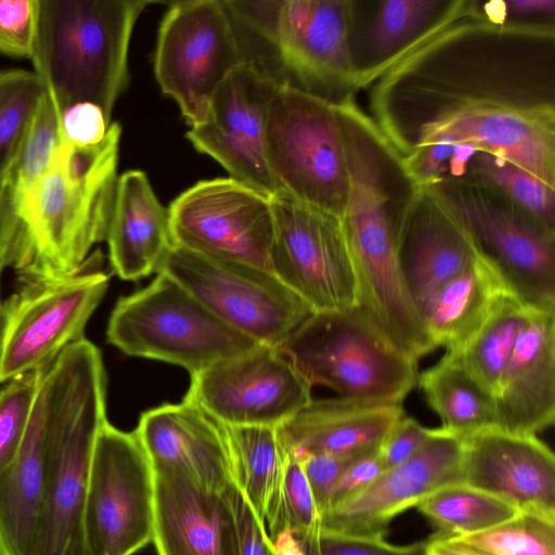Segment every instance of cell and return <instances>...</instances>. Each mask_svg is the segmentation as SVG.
Here are the masks:
<instances>
[{
  "label": "cell",
  "instance_id": "1",
  "mask_svg": "<svg viewBox=\"0 0 555 555\" xmlns=\"http://www.w3.org/2000/svg\"><path fill=\"white\" fill-rule=\"evenodd\" d=\"M363 70L377 129L399 159L437 142L470 144L503 158L555 189L553 98L502 62L454 61L435 26Z\"/></svg>",
  "mask_w": 555,
  "mask_h": 555
},
{
  "label": "cell",
  "instance_id": "2",
  "mask_svg": "<svg viewBox=\"0 0 555 555\" xmlns=\"http://www.w3.org/2000/svg\"><path fill=\"white\" fill-rule=\"evenodd\" d=\"M48 483L31 555H89L85 512L89 469L106 418L101 352L83 338L65 348L40 384Z\"/></svg>",
  "mask_w": 555,
  "mask_h": 555
},
{
  "label": "cell",
  "instance_id": "3",
  "mask_svg": "<svg viewBox=\"0 0 555 555\" xmlns=\"http://www.w3.org/2000/svg\"><path fill=\"white\" fill-rule=\"evenodd\" d=\"M121 127L112 122L95 145L63 141L26 209L15 271L55 278L79 268L106 241L118 180Z\"/></svg>",
  "mask_w": 555,
  "mask_h": 555
},
{
  "label": "cell",
  "instance_id": "4",
  "mask_svg": "<svg viewBox=\"0 0 555 555\" xmlns=\"http://www.w3.org/2000/svg\"><path fill=\"white\" fill-rule=\"evenodd\" d=\"M147 0H39L31 64L64 113L99 106L111 121L128 85V51Z\"/></svg>",
  "mask_w": 555,
  "mask_h": 555
},
{
  "label": "cell",
  "instance_id": "5",
  "mask_svg": "<svg viewBox=\"0 0 555 555\" xmlns=\"http://www.w3.org/2000/svg\"><path fill=\"white\" fill-rule=\"evenodd\" d=\"M279 349L311 387L341 398L402 403L417 384V360L391 346L358 307L312 312Z\"/></svg>",
  "mask_w": 555,
  "mask_h": 555
},
{
  "label": "cell",
  "instance_id": "6",
  "mask_svg": "<svg viewBox=\"0 0 555 555\" xmlns=\"http://www.w3.org/2000/svg\"><path fill=\"white\" fill-rule=\"evenodd\" d=\"M106 336L128 356L176 364L191 376L259 345L163 273L144 288L119 298Z\"/></svg>",
  "mask_w": 555,
  "mask_h": 555
},
{
  "label": "cell",
  "instance_id": "7",
  "mask_svg": "<svg viewBox=\"0 0 555 555\" xmlns=\"http://www.w3.org/2000/svg\"><path fill=\"white\" fill-rule=\"evenodd\" d=\"M266 150L282 191L341 219L349 173L336 102L281 82L268 112Z\"/></svg>",
  "mask_w": 555,
  "mask_h": 555
},
{
  "label": "cell",
  "instance_id": "8",
  "mask_svg": "<svg viewBox=\"0 0 555 555\" xmlns=\"http://www.w3.org/2000/svg\"><path fill=\"white\" fill-rule=\"evenodd\" d=\"M389 190L363 179L349 190L341 224L352 257L358 308L396 349L418 361L436 349L408 293L396 248L398 211Z\"/></svg>",
  "mask_w": 555,
  "mask_h": 555
},
{
  "label": "cell",
  "instance_id": "9",
  "mask_svg": "<svg viewBox=\"0 0 555 555\" xmlns=\"http://www.w3.org/2000/svg\"><path fill=\"white\" fill-rule=\"evenodd\" d=\"M102 263L96 249L68 274L18 278V289L4 301L0 383L48 369L65 348L85 338L86 325L108 287Z\"/></svg>",
  "mask_w": 555,
  "mask_h": 555
},
{
  "label": "cell",
  "instance_id": "10",
  "mask_svg": "<svg viewBox=\"0 0 555 555\" xmlns=\"http://www.w3.org/2000/svg\"><path fill=\"white\" fill-rule=\"evenodd\" d=\"M245 60L224 1L170 4L158 29L154 74L190 127L206 119L215 93Z\"/></svg>",
  "mask_w": 555,
  "mask_h": 555
},
{
  "label": "cell",
  "instance_id": "11",
  "mask_svg": "<svg viewBox=\"0 0 555 555\" xmlns=\"http://www.w3.org/2000/svg\"><path fill=\"white\" fill-rule=\"evenodd\" d=\"M156 273L178 282L219 320L259 345L279 348L312 313L272 272L175 244Z\"/></svg>",
  "mask_w": 555,
  "mask_h": 555
},
{
  "label": "cell",
  "instance_id": "12",
  "mask_svg": "<svg viewBox=\"0 0 555 555\" xmlns=\"http://www.w3.org/2000/svg\"><path fill=\"white\" fill-rule=\"evenodd\" d=\"M154 473L134 431L106 421L92 453L85 512L89 555H133L153 539Z\"/></svg>",
  "mask_w": 555,
  "mask_h": 555
},
{
  "label": "cell",
  "instance_id": "13",
  "mask_svg": "<svg viewBox=\"0 0 555 555\" xmlns=\"http://www.w3.org/2000/svg\"><path fill=\"white\" fill-rule=\"evenodd\" d=\"M271 202L272 273L312 312L358 307L357 276L341 220L282 190Z\"/></svg>",
  "mask_w": 555,
  "mask_h": 555
},
{
  "label": "cell",
  "instance_id": "14",
  "mask_svg": "<svg viewBox=\"0 0 555 555\" xmlns=\"http://www.w3.org/2000/svg\"><path fill=\"white\" fill-rule=\"evenodd\" d=\"M234 20L260 34L282 65L307 86L353 87L350 33L354 2L346 0L224 1Z\"/></svg>",
  "mask_w": 555,
  "mask_h": 555
},
{
  "label": "cell",
  "instance_id": "15",
  "mask_svg": "<svg viewBox=\"0 0 555 555\" xmlns=\"http://www.w3.org/2000/svg\"><path fill=\"white\" fill-rule=\"evenodd\" d=\"M173 244L207 257L271 271V196L231 177L203 180L168 208Z\"/></svg>",
  "mask_w": 555,
  "mask_h": 555
},
{
  "label": "cell",
  "instance_id": "16",
  "mask_svg": "<svg viewBox=\"0 0 555 555\" xmlns=\"http://www.w3.org/2000/svg\"><path fill=\"white\" fill-rule=\"evenodd\" d=\"M467 228L509 292L525 306L555 310V233L472 188L427 190Z\"/></svg>",
  "mask_w": 555,
  "mask_h": 555
},
{
  "label": "cell",
  "instance_id": "17",
  "mask_svg": "<svg viewBox=\"0 0 555 555\" xmlns=\"http://www.w3.org/2000/svg\"><path fill=\"white\" fill-rule=\"evenodd\" d=\"M311 389L279 348L257 345L192 375L184 399L225 426L281 427L311 402Z\"/></svg>",
  "mask_w": 555,
  "mask_h": 555
},
{
  "label": "cell",
  "instance_id": "18",
  "mask_svg": "<svg viewBox=\"0 0 555 555\" xmlns=\"http://www.w3.org/2000/svg\"><path fill=\"white\" fill-rule=\"evenodd\" d=\"M281 82L246 59L215 93L206 119L186 132L231 178L269 196L281 190L266 150L268 112Z\"/></svg>",
  "mask_w": 555,
  "mask_h": 555
},
{
  "label": "cell",
  "instance_id": "19",
  "mask_svg": "<svg viewBox=\"0 0 555 555\" xmlns=\"http://www.w3.org/2000/svg\"><path fill=\"white\" fill-rule=\"evenodd\" d=\"M463 439L441 427L411 457L384 469L361 491L321 516L320 530L359 538H385L396 516L437 489L462 482Z\"/></svg>",
  "mask_w": 555,
  "mask_h": 555
},
{
  "label": "cell",
  "instance_id": "20",
  "mask_svg": "<svg viewBox=\"0 0 555 555\" xmlns=\"http://www.w3.org/2000/svg\"><path fill=\"white\" fill-rule=\"evenodd\" d=\"M134 434L153 472L214 491L234 483L225 426L194 402L183 399L145 411Z\"/></svg>",
  "mask_w": 555,
  "mask_h": 555
},
{
  "label": "cell",
  "instance_id": "21",
  "mask_svg": "<svg viewBox=\"0 0 555 555\" xmlns=\"http://www.w3.org/2000/svg\"><path fill=\"white\" fill-rule=\"evenodd\" d=\"M462 482L518 511L555 515V457L534 435L489 428L464 438Z\"/></svg>",
  "mask_w": 555,
  "mask_h": 555
},
{
  "label": "cell",
  "instance_id": "22",
  "mask_svg": "<svg viewBox=\"0 0 555 555\" xmlns=\"http://www.w3.org/2000/svg\"><path fill=\"white\" fill-rule=\"evenodd\" d=\"M495 428L534 435L555 421V310L529 307L494 397Z\"/></svg>",
  "mask_w": 555,
  "mask_h": 555
},
{
  "label": "cell",
  "instance_id": "23",
  "mask_svg": "<svg viewBox=\"0 0 555 555\" xmlns=\"http://www.w3.org/2000/svg\"><path fill=\"white\" fill-rule=\"evenodd\" d=\"M423 192L428 204H416V197L396 229L401 273L418 314L441 285L480 255L464 223L428 191Z\"/></svg>",
  "mask_w": 555,
  "mask_h": 555
},
{
  "label": "cell",
  "instance_id": "24",
  "mask_svg": "<svg viewBox=\"0 0 555 555\" xmlns=\"http://www.w3.org/2000/svg\"><path fill=\"white\" fill-rule=\"evenodd\" d=\"M154 473L153 539L158 555H240L234 512L224 491Z\"/></svg>",
  "mask_w": 555,
  "mask_h": 555
},
{
  "label": "cell",
  "instance_id": "25",
  "mask_svg": "<svg viewBox=\"0 0 555 555\" xmlns=\"http://www.w3.org/2000/svg\"><path fill=\"white\" fill-rule=\"evenodd\" d=\"M403 416L402 403L312 399L280 433L298 461L312 454H365L378 450Z\"/></svg>",
  "mask_w": 555,
  "mask_h": 555
},
{
  "label": "cell",
  "instance_id": "26",
  "mask_svg": "<svg viewBox=\"0 0 555 555\" xmlns=\"http://www.w3.org/2000/svg\"><path fill=\"white\" fill-rule=\"evenodd\" d=\"M106 241L113 271L131 281L157 272L173 246L168 208L143 171L118 177Z\"/></svg>",
  "mask_w": 555,
  "mask_h": 555
},
{
  "label": "cell",
  "instance_id": "27",
  "mask_svg": "<svg viewBox=\"0 0 555 555\" xmlns=\"http://www.w3.org/2000/svg\"><path fill=\"white\" fill-rule=\"evenodd\" d=\"M48 466L44 406L38 390L17 456L0 473V555H31L48 483Z\"/></svg>",
  "mask_w": 555,
  "mask_h": 555
},
{
  "label": "cell",
  "instance_id": "28",
  "mask_svg": "<svg viewBox=\"0 0 555 555\" xmlns=\"http://www.w3.org/2000/svg\"><path fill=\"white\" fill-rule=\"evenodd\" d=\"M508 295L513 294L504 280L480 251L468 268L425 301L420 317L436 348L456 351Z\"/></svg>",
  "mask_w": 555,
  "mask_h": 555
},
{
  "label": "cell",
  "instance_id": "29",
  "mask_svg": "<svg viewBox=\"0 0 555 555\" xmlns=\"http://www.w3.org/2000/svg\"><path fill=\"white\" fill-rule=\"evenodd\" d=\"M63 113L46 92L25 144L0 177V267H15L34 191L63 143Z\"/></svg>",
  "mask_w": 555,
  "mask_h": 555
},
{
  "label": "cell",
  "instance_id": "30",
  "mask_svg": "<svg viewBox=\"0 0 555 555\" xmlns=\"http://www.w3.org/2000/svg\"><path fill=\"white\" fill-rule=\"evenodd\" d=\"M417 384L428 405L441 420V428L466 438L495 428L494 398L450 352L418 374Z\"/></svg>",
  "mask_w": 555,
  "mask_h": 555
},
{
  "label": "cell",
  "instance_id": "31",
  "mask_svg": "<svg viewBox=\"0 0 555 555\" xmlns=\"http://www.w3.org/2000/svg\"><path fill=\"white\" fill-rule=\"evenodd\" d=\"M225 430L234 483L264 526V518L275 504L288 456L280 427L225 426Z\"/></svg>",
  "mask_w": 555,
  "mask_h": 555
},
{
  "label": "cell",
  "instance_id": "32",
  "mask_svg": "<svg viewBox=\"0 0 555 555\" xmlns=\"http://www.w3.org/2000/svg\"><path fill=\"white\" fill-rule=\"evenodd\" d=\"M528 310L515 296H506L459 350L447 351L493 398Z\"/></svg>",
  "mask_w": 555,
  "mask_h": 555
},
{
  "label": "cell",
  "instance_id": "33",
  "mask_svg": "<svg viewBox=\"0 0 555 555\" xmlns=\"http://www.w3.org/2000/svg\"><path fill=\"white\" fill-rule=\"evenodd\" d=\"M436 528V535L453 538L495 526L518 509L508 502L463 482L431 492L415 506Z\"/></svg>",
  "mask_w": 555,
  "mask_h": 555
},
{
  "label": "cell",
  "instance_id": "34",
  "mask_svg": "<svg viewBox=\"0 0 555 555\" xmlns=\"http://www.w3.org/2000/svg\"><path fill=\"white\" fill-rule=\"evenodd\" d=\"M448 539L483 555H555V515L518 511L486 530Z\"/></svg>",
  "mask_w": 555,
  "mask_h": 555
},
{
  "label": "cell",
  "instance_id": "35",
  "mask_svg": "<svg viewBox=\"0 0 555 555\" xmlns=\"http://www.w3.org/2000/svg\"><path fill=\"white\" fill-rule=\"evenodd\" d=\"M46 92L34 70L0 72V177L22 151Z\"/></svg>",
  "mask_w": 555,
  "mask_h": 555
},
{
  "label": "cell",
  "instance_id": "36",
  "mask_svg": "<svg viewBox=\"0 0 555 555\" xmlns=\"http://www.w3.org/2000/svg\"><path fill=\"white\" fill-rule=\"evenodd\" d=\"M473 172L502 191L521 214L550 233L554 231L555 189L522 168L491 154L479 152L472 159Z\"/></svg>",
  "mask_w": 555,
  "mask_h": 555
},
{
  "label": "cell",
  "instance_id": "37",
  "mask_svg": "<svg viewBox=\"0 0 555 555\" xmlns=\"http://www.w3.org/2000/svg\"><path fill=\"white\" fill-rule=\"evenodd\" d=\"M321 516L300 461L289 452L274 506L264 518L269 538L291 529L301 538L320 531Z\"/></svg>",
  "mask_w": 555,
  "mask_h": 555
},
{
  "label": "cell",
  "instance_id": "38",
  "mask_svg": "<svg viewBox=\"0 0 555 555\" xmlns=\"http://www.w3.org/2000/svg\"><path fill=\"white\" fill-rule=\"evenodd\" d=\"M46 371L16 376L0 388V473L17 456Z\"/></svg>",
  "mask_w": 555,
  "mask_h": 555
},
{
  "label": "cell",
  "instance_id": "39",
  "mask_svg": "<svg viewBox=\"0 0 555 555\" xmlns=\"http://www.w3.org/2000/svg\"><path fill=\"white\" fill-rule=\"evenodd\" d=\"M441 1L386 0L379 3L370 27L369 47L376 54L391 55L422 29Z\"/></svg>",
  "mask_w": 555,
  "mask_h": 555
},
{
  "label": "cell",
  "instance_id": "40",
  "mask_svg": "<svg viewBox=\"0 0 555 555\" xmlns=\"http://www.w3.org/2000/svg\"><path fill=\"white\" fill-rule=\"evenodd\" d=\"M301 539L306 555H426V540L396 545L385 538H359L321 530Z\"/></svg>",
  "mask_w": 555,
  "mask_h": 555
},
{
  "label": "cell",
  "instance_id": "41",
  "mask_svg": "<svg viewBox=\"0 0 555 555\" xmlns=\"http://www.w3.org/2000/svg\"><path fill=\"white\" fill-rule=\"evenodd\" d=\"M39 0H0V54L31 59Z\"/></svg>",
  "mask_w": 555,
  "mask_h": 555
},
{
  "label": "cell",
  "instance_id": "42",
  "mask_svg": "<svg viewBox=\"0 0 555 555\" xmlns=\"http://www.w3.org/2000/svg\"><path fill=\"white\" fill-rule=\"evenodd\" d=\"M366 454L370 453L357 455L312 454L300 461L320 516L328 509L335 486L347 467L354 460Z\"/></svg>",
  "mask_w": 555,
  "mask_h": 555
},
{
  "label": "cell",
  "instance_id": "43",
  "mask_svg": "<svg viewBox=\"0 0 555 555\" xmlns=\"http://www.w3.org/2000/svg\"><path fill=\"white\" fill-rule=\"evenodd\" d=\"M238 538L240 555H276L266 527L235 483L227 488Z\"/></svg>",
  "mask_w": 555,
  "mask_h": 555
},
{
  "label": "cell",
  "instance_id": "44",
  "mask_svg": "<svg viewBox=\"0 0 555 555\" xmlns=\"http://www.w3.org/2000/svg\"><path fill=\"white\" fill-rule=\"evenodd\" d=\"M111 124L103 111L92 103H78L66 109L62 116L65 141L79 146L100 143Z\"/></svg>",
  "mask_w": 555,
  "mask_h": 555
},
{
  "label": "cell",
  "instance_id": "45",
  "mask_svg": "<svg viewBox=\"0 0 555 555\" xmlns=\"http://www.w3.org/2000/svg\"><path fill=\"white\" fill-rule=\"evenodd\" d=\"M434 428L421 425L405 415L392 427L378 449L384 469L398 465L415 454L431 437Z\"/></svg>",
  "mask_w": 555,
  "mask_h": 555
},
{
  "label": "cell",
  "instance_id": "46",
  "mask_svg": "<svg viewBox=\"0 0 555 555\" xmlns=\"http://www.w3.org/2000/svg\"><path fill=\"white\" fill-rule=\"evenodd\" d=\"M383 470L384 468L378 455V450L354 460L336 483L328 509L339 501L364 489L373 482Z\"/></svg>",
  "mask_w": 555,
  "mask_h": 555
},
{
  "label": "cell",
  "instance_id": "47",
  "mask_svg": "<svg viewBox=\"0 0 555 555\" xmlns=\"http://www.w3.org/2000/svg\"><path fill=\"white\" fill-rule=\"evenodd\" d=\"M426 555H483L435 533L426 540Z\"/></svg>",
  "mask_w": 555,
  "mask_h": 555
},
{
  "label": "cell",
  "instance_id": "48",
  "mask_svg": "<svg viewBox=\"0 0 555 555\" xmlns=\"http://www.w3.org/2000/svg\"><path fill=\"white\" fill-rule=\"evenodd\" d=\"M270 541L276 555H306L302 539L291 529L278 532Z\"/></svg>",
  "mask_w": 555,
  "mask_h": 555
},
{
  "label": "cell",
  "instance_id": "49",
  "mask_svg": "<svg viewBox=\"0 0 555 555\" xmlns=\"http://www.w3.org/2000/svg\"><path fill=\"white\" fill-rule=\"evenodd\" d=\"M506 12L514 14H553L554 0H513L505 2Z\"/></svg>",
  "mask_w": 555,
  "mask_h": 555
},
{
  "label": "cell",
  "instance_id": "50",
  "mask_svg": "<svg viewBox=\"0 0 555 555\" xmlns=\"http://www.w3.org/2000/svg\"><path fill=\"white\" fill-rule=\"evenodd\" d=\"M3 268L0 267V356L2 352L4 339H5V333H7V324H8V315H7V308L4 302L1 301V275H2Z\"/></svg>",
  "mask_w": 555,
  "mask_h": 555
}]
</instances>
